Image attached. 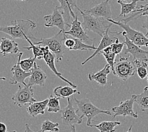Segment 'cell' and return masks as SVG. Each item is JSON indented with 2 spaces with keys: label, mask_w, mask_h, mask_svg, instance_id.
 <instances>
[{
  "label": "cell",
  "mask_w": 148,
  "mask_h": 132,
  "mask_svg": "<svg viewBox=\"0 0 148 132\" xmlns=\"http://www.w3.org/2000/svg\"><path fill=\"white\" fill-rule=\"evenodd\" d=\"M0 132H16V131H7V127H6V125L2 123V122H0Z\"/></svg>",
  "instance_id": "obj_34"
},
{
  "label": "cell",
  "mask_w": 148,
  "mask_h": 132,
  "mask_svg": "<svg viewBox=\"0 0 148 132\" xmlns=\"http://www.w3.org/2000/svg\"><path fill=\"white\" fill-rule=\"evenodd\" d=\"M81 13L83 18L82 26L85 30H89L103 37L108 28H111L113 23L103 17H97L82 12L79 8H77Z\"/></svg>",
  "instance_id": "obj_3"
},
{
  "label": "cell",
  "mask_w": 148,
  "mask_h": 132,
  "mask_svg": "<svg viewBox=\"0 0 148 132\" xmlns=\"http://www.w3.org/2000/svg\"><path fill=\"white\" fill-rule=\"evenodd\" d=\"M47 78L46 74L41 67L37 65L36 62L31 70V74L29 76L28 84L29 85H38L44 86L45 85V81Z\"/></svg>",
  "instance_id": "obj_17"
},
{
  "label": "cell",
  "mask_w": 148,
  "mask_h": 132,
  "mask_svg": "<svg viewBox=\"0 0 148 132\" xmlns=\"http://www.w3.org/2000/svg\"><path fill=\"white\" fill-rule=\"evenodd\" d=\"M21 1H27V0H21Z\"/></svg>",
  "instance_id": "obj_42"
},
{
  "label": "cell",
  "mask_w": 148,
  "mask_h": 132,
  "mask_svg": "<svg viewBox=\"0 0 148 132\" xmlns=\"http://www.w3.org/2000/svg\"><path fill=\"white\" fill-rule=\"evenodd\" d=\"M124 45H125V43H119V38H117L116 41L111 45L113 53H115L116 55H119V54H120L121 52H122V51Z\"/></svg>",
  "instance_id": "obj_31"
},
{
  "label": "cell",
  "mask_w": 148,
  "mask_h": 132,
  "mask_svg": "<svg viewBox=\"0 0 148 132\" xmlns=\"http://www.w3.org/2000/svg\"><path fill=\"white\" fill-rule=\"evenodd\" d=\"M112 33H116V34H122L125 41L124 43L126 45L127 48L125 50V54L130 53L133 56V60H143L147 62L148 61V51L144 50L140 48V47L134 44L132 41L130 40L128 37L127 36L126 32L124 31L122 32H111Z\"/></svg>",
  "instance_id": "obj_9"
},
{
  "label": "cell",
  "mask_w": 148,
  "mask_h": 132,
  "mask_svg": "<svg viewBox=\"0 0 148 132\" xmlns=\"http://www.w3.org/2000/svg\"><path fill=\"white\" fill-rule=\"evenodd\" d=\"M115 75L122 81H125L133 76L137 70L134 60H129V57L120 56L115 63Z\"/></svg>",
  "instance_id": "obj_5"
},
{
  "label": "cell",
  "mask_w": 148,
  "mask_h": 132,
  "mask_svg": "<svg viewBox=\"0 0 148 132\" xmlns=\"http://www.w3.org/2000/svg\"><path fill=\"white\" fill-rule=\"evenodd\" d=\"M134 95L135 97V102L139 105L141 109L145 111L148 109V86L144 88L140 94Z\"/></svg>",
  "instance_id": "obj_25"
},
{
  "label": "cell",
  "mask_w": 148,
  "mask_h": 132,
  "mask_svg": "<svg viewBox=\"0 0 148 132\" xmlns=\"http://www.w3.org/2000/svg\"><path fill=\"white\" fill-rule=\"evenodd\" d=\"M59 123L47 120L42 122L41 131L42 132H59Z\"/></svg>",
  "instance_id": "obj_27"
},
{
  "label": "cell",
  "mask_w": 148,
  "mask_h": 132,
  "mask_svg": "<svg viewBox=\"0 0 148 132\" xmlns=\"http://www.w3.org/2000/svg\"><path fill=\"white\" fill-rule=\"evenodd\" d=\"M108 21L112 22L113 24L119 26L120 28L123 29L126 32L127 36L130 40L136 44V45L141 46L148 47V38L146 35H144L143 32L138 31L135 29H132L130 26L123 23L122 21H116L112 19H108Z\"/></svg>",
  "instance_id": "obj_6"
},
{
  "label": "cell",
  "mask_w": 148,
  "mask_h": 132,
  "mask_svg": "<svg viewBox=\"0 0 148 132\" xmlns=\"http://www.w3.org/2000/svg\"><path fill=\"white\" fill-rule=\"evenodd\" d=\"M64 32L66 35H69L75 38L81 39L84 43H89L92 41V39H90L89 36L85 31V29L83 28L82 23L79 20L78 17L77 15L75 19H73L71 22V29L70 30H67V31L65 30Z\"/></svg>",
  "instance_id": "obj_16"
},
{
  "label": "cell",
  "mask_w": 148,
  "mask_h": 132,
  "mask_svg": "<svg viewBox=\"0 0 148 132\" xmlns=\"http://www.w3.org/2000/svg\"><path fill=\"white\" fill-rule=\"evenodd\" d=\"M135 102V97L134 95L131 99L122 102L119 106L114 107L112 109V111L114 113L112 119L117 116H131L135 119L138 118V115L134 111V104Z\"/></svg>",
  "instance_id": "obj_10"
},
{
  "label": "cell",
  "mask_w": 148,
  "mask_h": 132,
  "mask_svg": "<svg viewBox=\"0 0 148 132\" xmlns=\"http://www.w3.org/2000/svg\"><path fill=\"white\" fill-rule=\"evenodd\" d=\"M111 67L107 64L104 68L96 73H89L88 78L90 81H95L101 86H105L107 84L108 75L110 73Z\"/></svg>",
  "instance_id": "obj_20"
},
{
  "label": "cell",
  "mask_w": 148,
  "mask_h": 132,
  "mask_svg": "<svg viewBox=\"0 0 148 132\" xmlns=\"http://www.w3.org/2000/svg\"><path fill=\"white\" fill-rule=\"evenodd\" d=\"M23 53L20 52L18 54V61L15 65L13 66L11 69L12 73H13V76L10 79V83L11 84H16L17 83H22L23 85H26L25 79L27 77L31 76V72L26 73L23 70L21 66V61Z\"/></svg>",
  "instance_id": "obj_14"
},
{
  "label": "cell",
  "mask_w": 148,
  "mask_h": 132,
  "mask_svg": "<svg viewBox=\"0 0 148 132\" xmlns=\"http://www.w3.org/2000/svg\"><path fill=\"white\" fill-rule=\"evenodd\" d=\"M24 132H42V131H41V130H39L38 131H34L33 130H31V128H30V126H29L28 124H25Z\"/></svg>",
  "instance_id": "obj_36"
},
{
  "label": "cell",
  "mask_w": 148,
  "mask_h": 132,
  "mask_svg": "<svg viewBox=\"0 0 148 132\" xmlns=\"http://www.w3.org/2000/svg\"><path fill=\"white\" fill-rule=\"evenodd\" d=\"M147 83H148V74H147Z\"/></svg>",
  "instance_id": "obj_41"
},
{
  "label": "cell",
  "mask_w": 148,
  "mask_h": 132,
  "mask_svg": "<svg viewBox=\"0 0 148 132\" xmlns=\"http://www.w3.org/2000/svg\"><path fill=\"white\" fill-rule=\"evenodd\" d=\"M132 125H131V126H130V128H129V129L128 130V131H126V132H132Z\"/></svg>",
  "instance_id": "obj_38"
},
{
  "label": "cell",
  "mask_w": 148,
  "mask_h": 132,
  "mask_svg": "<svg viewBox=\"0 0 148 132\" xmlns=\"http://www.w3.org/2000/svg\"><path fill=\"white\" fill-rule=\"evenodd\" d=\"M0 53L3 57H8L12 54H17L20 53L18 44L14 40L3 37L0 42Z\"/></svg>",
  "instance_id": "obj_18"
},
{
  "label": "cell",
  "mask_w": 148,
  "mask_h": 132,
  "mask_svg": "<svg viewBox=\"0 0 148 132\" xmlns=\"http://www.w3.org/2000/svg\"><path fill=\"white\" fill-rule=\"evenodd\" d=\"M36 60V58L34 57H30V58L26 59L24 60H21V66L22 69L25 71L26 73H30L31 72L32 68L34 66V63Z\"/></svg>",
  "instance_id": "obj_29"
},
{
  "label": "cell",
  "mask_w": 148,
  "mask_h": 132,
  "mask_svg": "<svg viewBox=\"0 0 148 132\" xmlns=\"http://www.w3.org/2000/svg\"><path fill=\"white\" fill-rule=\"evenodd\" d=\"M70 132H77L76 128L75 126H74V125H73V126H71V131H70Z\"/></svg>",
  "instance_id": "obj_37"
},
{
  "label": "cell",
  "mask_w": 148,
  "mask_h": 132,
  "mask_svg": "<svg viewBox=\"0 0 148 132\" xmlns=\"http://www.w3.org/2000/svg\"><path fill=\"white\" fill-rule=\"evenodd\" d=\"M34 97V91L32 86L27 84L26 85H23V86H18V90L12 97V100L15 105L22 107L27 104H30L34 102H36Z\"/></svg>",
  "instance_id": "obj_8"
},
{
  "label": "cell",
  "mask_w": 148,
  "mask_h": 132,
  "mask_svg": "<svg viewBox=\"0 0 148 132\" xmlns=\"http://www.w3.org/2000/svg\"><path fill=\"white\" fill-rule=\"evenodd\" d=\"M99 54H102V55L105 57L106 60L107 61L108 64H109L111 67V69L113 71V74L115 75V58H116V54L113 52H111L108 53H105L103 52H100Z\"/></svg>",
  "instance_id": "obj_30"
},
{
  "label": "cell",
  "mask_w": 148,
  "mask_h": 132,
  "mask_svg": "<svg viewBox=\"0 0 148 132\" xmlns=\"http://www.w3.org/2000/svg\"><path fill=\"white\" fill-rule=\"evenodd\" d=\"M121 1H126V2H127V3H130L131 1H132L133 0H121Z\"/></svg>",
  "instance_id": "obj_39"
},
{
  "label": "cell",
  "mask_w": 148,
  "mask_h": 132,
  "mask_svg": "<svg viewBox=\"0 0 148 132\" xmlns=\"http://www.w3.org/2000/svg\"><path fill=\"white\" fill-rule=\"evenodd\" d=\"M112 0H105L92 8H87L84 12L97 17H103L106 19H112V10L110 2Z\"/></svg>",
  "instance_id": "obj_15"
},
{
  "label": "cell",
  "mask_w": 148,
  "mask_h": 132,
  "mask_svg": "<svg viewBox=\"0 0 148 132\" xmlns=\"http://www.w3.org/2000/svg\"><path fill=\"white\" fill-rule=\"evenodd\" d=\"M48 101L49 99L41 102H34L30 104L29 107L27 108V113L33 117H36L39 114H44L48 106Z\"/></svg>",
  "instance_id": "obj_21"
},
{
  "label": "cell",
  "mask_w": 148,
  "mask_h": 132,
  "mask_svg": "<svg viewBox=\"0 0 148 132\" xmlns=\"http://www.w3.org/2000/svg\"><path fill=\"white\" fill-rule=\"evenodd\" d=\"M67 101H68L67 106L60 111L63 124L65 126L70 127L75 124H82L83 117L77 114V112L73 106V99L69 97Z\"/></svg>",
  "instance_id": "obj_7"
},
{
  "label": "cell",
  "mask_w": 148,
  "mask_h": 132,
  "mask_svg": "<svg viewBox=\"0 0 148 132\" xmlns=\"http://www.w3.org/2000/svg\"><path fill=\"white\" fill-rule=\"evenodd\" d=\"M144 17H145V19H144V20L142 21V28L146 29L147 32L145 35L147 36H148V15H145Z\"/></svg>",
  "instance_id": "obj_33"
},
{
  "label": "cell",
  "mask_w": 148,
  "mask_h": 132,
  "mask_svg": "<svg viewBox=\"0 0 148 132\" xmlns=\"http://www.w3.org/2000/svg\"><path fill=\"white\" fill-rule=\"evenodd\" d=\"M139 1H148V0H133V1H131L130 3H123L122 1H121V0H118L117 3L121 5V12L120 13L119 16L116 19L119 18L120 17L125 16L126 15L130 14V13L133 12L134 11H135V10L139 9L140 6L137 5V3Z\"/></svg>",
  "instance_id": "obj_22"
},
{
  "label": "cell",
  "mask_w": 148,
  "mask_h": 132,
  "mask_svg": "<svg viewBox=\"0 0 148 132\" xmlns=\"http://www.w3.org/2000/svg\"><path fill=\"white\" fill-rule=\"evenodd\" d=\"M44 19L46 21L45 26L46 28L57 27L60 30H63V31H65L66 28L65 21L58 6H55L52 14L45 16Z\"/></svg>",
  "instance_id": "obj_12"
},
{
  "label": "cell",
  "mask_w": 148,
  "mask_h": 132,
  "mask_svg": "<svg viewBox=\"0 0 148 132\" xmlns=\"http://www.w3.org/2000/svg\"><path fill=\"white\" fill-rule=\"evenodd\" d=\"M58 1L60 3V6H58V8L62 13L66 28H70L72 22L70 20L75 19L76 17V14H75L73 10L75 8L77 9L79 8L77 5V0H58Z\"/></svg>",
  "instance_id": "obj_11"
},
{
  "label": "cell",
  "mask_w": 148,
  "mask_h": 132,
  "mask_svg": "<svg viewBox=\"0 0 148 132\" xmlns=\"http://www.w3.org/2000/svg\"><path fill=\"white\" fill-rule=\"evenodd\" d=\"M147 65H142L137 67V74L140 79H144L147 76Z\"/></svg>",
  "instance_id": "obj_32"
},
{
  "label": "cell",
  "mask_w": 148,
  "mask_h": 132,
  "mask_svg": "<svg viewBox=\"0 0 148 132\" xmlns=\"http://www.w3.org/2000/svg\"><path fill=\"white\" fill-rule=\"evenodd\" d=\"M75 103L78 107L77 110V113H79L80 116H81L83 118L84 117H87V126L89 127H92L93 124H92V122L95 121L93 118L97 115L99 114H106L111 116L112 113L108 110H102L99 109L96 106H95L91 101L88 99H82L81 100H78L76 98H74Z\"/></svg>",
  "instance_id": "obj_4"
},
{
  "label": "cell",
  "mask_w": 148,
  "mask_h": 132,
  "mask_svg": "<svg viewBox=\"0 0 148 132\" xmlns=\"http://www.w3.org/2000/svg\"><path fill=\"white\" fill-rule=\"evenodd\" d=\"M121 125L120 121H103L98 124L93 125L100 132H115L118 126Z\"/></svg>",
  "instance_id": "obj_24"
},
{
  "label": "cell",
  "mask_w": 148,
  "mask_h": 132,
  "mask_svg": "<svg viewBox=\"0 0 148 132\" xmlns=\"http://www.w3.org/2000/svg\"><path fill=\"white\" fill-rule=\"evenodd\" d=\"M60 97H53L52 95L49 97L48 103V111L50 113H56L61 111L60 105Z\"/></svg>",
  "instance_id": "obj_26"
},
{
  "label": "cell",
  "mask_w": 148,
  "mask_h": 132,
  "mask_svg": "<svg viewBox=\"0 0 148 132\" xmlns=\"http://www.w3.org/2000/svg\"><path fill=\"white\" fill-rule=\"evenodd\" d=\"M6 80V78L5 77H0V81H5Z\"/></svg>",
  "instance_id": "obj_40"
},
{
  "label": "cell",
  "mask_w": 148,
  "mask_h": 132,
  "mask_svg": "<svg viewBox=\"0 0 148 132\" xmlns=\"http://www.w3.org/2000/svg\"><path fill=\"white\" fill-rule=\"evenodd\" d=\"M27 41L29 42V43L31 45L30 46L28 47H23V49H27L28 50H32L34 54V56L36 59H38L39 60H41L43 59V52L41 48V46L39 45H36L33 43L32 41L30 39H27Z\"/></svg>",
  "instance_id": "obj_28"
},
{
  "label": "cell",
  "mask_w": 148,
  "mask_h": 132,
  "mask_svg": "<svg viewBox=\"0 0 148 132\" xmlns=\"http://www.w3.org/2000/svg\"><path fill=\"white\" fill-rule=\"evenodd\" d=\"M66 35L63 30L60 31L54 36L49 38H44L35 42L36 45L48 46L49 50L55 54L57 62H61L63 59L64 53L66 49L65 45Z\"/></svg>",
  "instance_id": "obj_2"
},
{
  "label": "cell",
  "mask_w": 148,
  "mask_h": 132,
  "mask_svg": "<svg viewBox=\"0 0 148 132\" xmlns=\"http://www.w3.org/2000/svg\"><path fill=\"white\" fill-rule=\"evenodd\" d=\"M41 46V48L42 50V52H43V55H44L43 59L45 60L47 65H48V66L49 67V69L52 70V72L55 74L56 76H58L60 79H61L62 80L65 81V82H66V83H68L69 85L76 88L77 86L75 84H73V83L71 82V81H70L68 79L65 78V77L62 76V74L59 73L58 70L56 69L55 64L56 56L55 54H54L51 51L49 50L48 46Z\"/></svg>",
  "instance_id": "obj_13"
},
{
  "label": "cell",
  "mask_w": 148,
  "mask_h": 132,
  "mask_svg": "<svg viewBox=\"0 0 148 132\" xmlns=\"http://www.w3.org/2000/svg\"><path fill=\"white\" fill-rule=\"evenodd\" d=\"M53 92L54 94L55 95V96L60 98H63V99L69 98L74 94H80V92L77 91L76 88L71 86L70 85L65 86H57L54 89Z\"/></svg>",
  "instance_id": "obj_23"
},
{
  "label": "cell",
  "mask_w": 148,
  "mask_h": 132,
  "mask_svg": "<svg viewBox=\"0 0 148 132\" xmlns=\"http://www.w3.org/2000/svg\"><path fill=\"white\" fill-rule=\"evenodd\" d=\"M36 27V23L30 19L12 20L11 26H0V32L10 35L14 39H31L38 41L31 32V30Z\"/></svg>",
  "instance_id": "obj_1"
},
{
  "label": "cell",
  "mask_w": 148,
  "mask_h": 132,
  "mask_svg": "<svg viewBox=\"0 0 148 132\" xmlns=\"http://www.w3.org/2000/svg\"><path fill=\"white\" fill-rule=\"evenodd\" d=\"M110 28H108L107 30H106L105 33L104 34V35L102 37V39L101 40V41L99 42L98 46H97V48L95 50V52H94L91 56H90L89 58H87L86 60H85L84 62L82 63V65H84L88 61H89L90 59H92L93 57H96L97 55L99 54V53L101 52L102 50H103L106 47L108 46L111 45L112 44L114 43L118 38L116 37H110L109 36V32H110Z\"/></svg>",
  "instance_id": "obj_19"
},
{
  "label": "cell",
  "mask_w": 148,
  "mask_h": 132,
  "mask_svg": "<svg viewBox=\"0 0 148 132\" xmlns=\"http://www.w3.org/2000/svg\"><path fill=\"white\" fill-rule=\"evenodd\" d=\"M139 6H140L139 9H137V10H135V11H134L133 12H145V11L148 10V4L144 5H139Z\"/></svg>",
  "instance_id": "obj_35"
}]
</instances>
